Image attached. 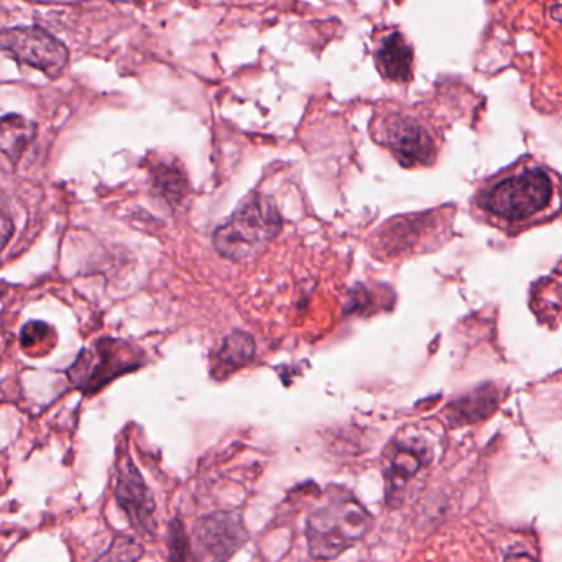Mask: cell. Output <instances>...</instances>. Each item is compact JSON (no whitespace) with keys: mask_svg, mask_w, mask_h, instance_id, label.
Wrapping results in <instances>:
<instances>
[{"mask_svg":"<svg viewBox=\"0 0 562 562\" xmlns=\"http://www.w3.org/2000/svg\"><path fill=\"white\" fill-rule=\"evenodd\" d=\"M145 554L143 544L132 536L119 535L112 539L109 548L96 562H139Z\"/></svg>","mask_w":562,"mask_h":562,"instance_id":"cell-15","label":"cell"},{"mask_svg":"<svg viewBox=\"0 0 562 562\" xmlns=\"http://www.w3.org/2000/svg\"><path fill=\"white\" fill-rule=\"evenodd\" d=\"M254 352L255 344L252 337L244 332H235L222 344L217 360L227 369H239L242 365L249 364L250 359L254 357Z\"/></svg>","mask_w":562,"mask_h":562,"instance_id":"cell-13","label":"cell"},{"mask_svg":"<svg viewBox=\"0 0 562 562\" xmlns=\"http://www.w3.org/2000/svg\"><path fill=\"white\" fill-rule=\"evenodd\" d=\"M168 562H198L194 554L193 541L186 530L185 521L180 516L171 518L166 535Z\"/></svg>","mask_w":562,"mask_h":562,"instance_id":"cell-14","label":"cell"},{"mask_svg":"<svg viewBox=\"0 0 562 562\" xmlns=\"http://www.w3.org/2000/svg\"><path fill=\"white\" fill-rule=\"evenodd\" d=\"M194 554L198 562H231L250 541L244 516L237 510H217L194 521L191 528Z\"/></svg>","mask_w":562,"mask_h":562,"instance_id":"cell-4","label":"cell"},{"mask_svg":"<svg viewBox=\"0 0 562 562\" xmlns=\"http://www.w3.org/2000/svg\"><path fill=\"white\" fill-rule=\"evenodd\" d=\"M134 360L127 355V347L114 341H101L94 349L81 354L68 375L76 387L84 392H94L116 375L137 367Z\"/></svg>","mask_w":562,"mask_h":562,"instance_id":"cell-9","label":"cell"},{"mask_svg":"<svg viewBox=\"0 0 562 562\" xmlns=\"http://www.w3.org/2000/svg\"><path fill=\"white\" fill-rule=\"evenodd\" d=\"M0 48L20 65L32 66L55 79L70 63L65 43L40 27L7 28L0 32Z\"/></svg>","mask_w":562,"mask_h":562,"instance_id":"cell-5","label":"cell"},{"mask_svg":"<svg viewBox=\"0 0 562 562\" xmlns=\"http://www.w3.org/2000/svg\"><path fill=\"white\" fill-rule=\"evenodd\" d=\"M153 186L166 203H180L188 193L186 175L176 163H158L153 168Z\"/></svg>","mask_w":562,"mask_h":562,"instance_id":"cell-12","label":"cell"},{"mask_svg":"<svg viewBox=\"0 0 562 562\" xmlns=\"http://www.w3.org/2000/svg\"><path fill=\"white\" fill-rule=\"evenodd\" d=\"M470 206L485 226L518 235L561 216L562 176L535 158H521L484 180Z\"/></svg>","mask_w":562,"mask_h":562,"instance_id":"cell-1","label":"cell"},{"mask_svg":"<svg viewBox=\"0 0 562 562\" xmlns=\"http://www.w3.org/2000/svg\"><path fill=\"white\" fill-rule=\"evenodd\" d=\"M321 507L306 518L308 553L314 561H334L354 548L374 526V516L354 492L331 485Z\"/></svg>","mask_w":562,"mask_h":562,"instance_id":"cell-2","label":"cell"},{"mask_svg":"<svg viewBox=\"0 0 562 562\" xmlns=\"http://www.w3.org/2000/svg\"><path fill=\"white\" fill-rule=\"evenodd\" d=\"M51 336H53V329L48 324L32 321L25 324L20 332V346L24 347V351L43 355L51 349Z\"/></svg>","mask_w":562,"mask_h":562,"instance_id":"cell-16","label":"cell"},{"mask_svg":"<svg viewBox=\"0 0 562 562\" xmlns=\"http://www.w3.org/2000/svg\"><path fill=\"white\" fill-rule=\"evenodd\" d=\"M37 137V125L22 116H5L0 119V171L12 175L25 150Z\"/></svg>","mask_w":562,"mask_h":562,"instance_id":"cell-10","label":"cell"},{"mask_svg":"<svg viewBox=\"0 0 562 562\" xmlns=\"http://www.w3.org/2000/svg\"><path fill=\"white\" fill-rule=\"evenodd\" d=\"M374 58L377 70L390 83H406L413 76V50L400 32L382 38Z\"/></svg>","mask_w":562,"mask_h":562,"instance_id":"cell-11","label":"cell"},{"mask_svg":"<svg viewBox=\"0 0 562 562\" xmlns=\"http://www.w3.org/2000/svg\"><path fill=\"white\" fill-rule=\"evenodd\" d=\"M12 234H14V222L7 211L0 208V250L4 249Z\"/></svg>","mask_w":562,"mask_h":562,"instance_id":"cell-17","label":"cell"},{"mask_svg":"<svg viewBox=\"0 0 562 562\" xmlns=\"http://www.w3.org/2000/svg\"><path fill=\"white\" fill-rule=\"evenodd\" d=\"M117 505L125 513L130 526L139 535L155 536L157 533V503L152 490L148 489L140 470L130 457L119 462L117 469L116 487Z\"/></svg>","mask_w":562,"mask_h":562,"instance_id":"cell-8","label":"cell"},{"mask_svg":"<svg viewBox=\"0 0 562 562\" xmlns=\"http://www.w3.org/2000/svg\"><path fill=\"white\" fill-rule=\"evenodd\" d=\"M433 461V449L418 436H398L383 454V480L385 503L397 510L403 507L406 492L421 470Z\"/></svg>","mask_w":562,"mask_h":562,"instance_id":"cell-6","label":"cell"},{"mask_svg":"<svg viewBox=\"0 0 562 562\" xmlns=\"http://www.w3.org/2000/svg\"><path fill=\"white\" fill-rule=\"evenodd\" d=\"M378 135L403 166L431 165L436 160L433 135L413 117L388 114L378 125Z\"/></svg>","mask_w":562,"mask_h":562,"instance_id":"cell-7","label":"cell"},{"mask_svg":"<svg viewBox=\"0 0 562 562\" xmlns=\"http://www.w3.org/2000/svg\"><path fill=\"white\" fill-rule=\"evenodd\" d=\"M505 562H535V559L525 553H512L508 554Z\"/></svg>","mask_w":562,"mask_h":562,"instance_id":"cell-18","label":"cell"},{"mask_svg":"<svg viewBox=\"0 0 562 562\" xmlns=\"http://www.w3.org/2000/svg\"><path fill=\"white\" fill-rule=\"evenodd\" d=\"M281 229V216L272 199L252 194L214 232V247L222 257L242 262L260 254Z\"/></svg>","mask_w":562,"mask_h":562,"instance_id":"cell-3","label":"cell"}]
</instances>
